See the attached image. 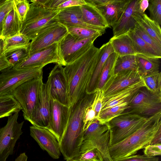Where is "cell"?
<instances>
[{"instance_id":"obj_1","label":"cell","mask_w":161,"mask_h":161,"mask_svg":"<svg viewBox=\"0 0 161 161\" xmlns=\"http://www.w3.org/2000/svg\"><path fill=\"white\" fill-rule=\"evenodd\" d=\"M100 53V49L93 44L80 57L64 68L70 106L86 94Z\"/></svg>"},{"instance_id":"obj_2","label":"cell","mask_w":161,"mask_h":161,"mask_svg":"<svg viewBox=\"0 0 161 161\" xmlns=\"http://www.w3.org/2000/svg\"><path fill=\"white\" fill-rule=\"evenodd\" d=\"M161 127V111L148 117L138 129L121 142L108 147L113 160L135 155L150 144Z\"/></svg>"},{"instance_id":"obj_3","label":"cell","mask_w":161,"mask_h":161,"mask_svg":"<svg viewBox=\"0 0 161 161\" xmlns=\"http://www.w3.org/2000/svg\"><path fill=\"white\" fill-rule=\"evenodd\" d=\"M60 10L47 8L32 3L22 22L21 33L30 40H32L41 32L57 22L54 18Z\"/></svg>"},{"instance_id":"obj_4","label":"cell","mask_w":161,"mask_h":161,"mask_svg":"<svg viewBox=\"0 0 161 161\" xmlns=\"http://www.w3.org/2000/svg\"><path fill=\"white\" fill-rule=\"evenodd\" d=\"M42 75L22 84L11 95L20 105L24 119L28 121L36 106L43 83Z\"/></svg>"},{"instance_id":"obj_5","label":"cell","mask_w":161,"mask_h":161,"mask_svg":"<svg viewBox=\"0 0 161 161\" xmlns=\"http://www.w3.org/2000/svg\"><path fill=\"white\" fill-rule=\"evenodd\" d=\"M148 117L135 114H123L112 119L107 123L110 133L109 146L121 142L132 134Z\"/></svg>"},{"instance_id":"obj_6","label":"cell","mask_w":161,"mask_h":161,"mask_svg":"<svg viewBox=\"0 0 161 161\" xmlns=\"http://www.w3.org/2000/svg\"><path fill=\"white\" fill-rule=\"evenodd\" d=\"M161 111V95L153 93L146 87L141 88L121 114H135L149 117Z\"/></svg>"},{"instance_id":"obj_7","label":"cell","mask_w":161,"mask_h":161,"mask_svg":"<svg viewBox=\"0 0 161 161\" xmlns=\"http://www.w3.org/2000/svg\"><path fill=\"white\" fill-rule=\"evenodd\" d=\"M43 68L19 69L11 67L2 71L0 74V97L11 95L22 84L43 75Z\"/></svg>"},{"instance_id":"obj_8","label":"cell","mask_w":161,"mask_h":161,"mask_svg":"<svg viewBox=\"0 0 161 161\" xmlns=\"http://www.w3.org/2000/svg\"><path fill=\"white\" fill-rule=\"evenodd\" d=\"M19 112L8 117L6 125L0 129V161H6L14 153L16 143L23 133L24 121L19 123Z\"/></svg>"},{"instance_id":"obj_9","label":"cell","mask_w":161,"mask_h":161,"mask_svg":"<svg viewBox=\"0 0 161 161\" xmlns=\"http://www.w3.org/2000/svg\"><path fill=\"white\" fill-rule=\"evenodd\" d=\"M59 43H54L40 51L29 54L13 67L19 69L36 67L43 68L51 63L65 66L66 64L60 53Z\"/></svg>"},{"instance_id":"obj_10","label":"cell","mask_w":161,"mask_h":161,"mask_svg":"<svg viewBox=\"0 0 161 161\" xmlns=\"http://www.w3.org/2000/svg\"><path fill=\"white\" fill-rule=\"evenodd\" d=\"M101 35L98 34L87 39L79 40L68 33L59 43L60 53L66 65L84 54L93 45L97 38Z\"/></svg>"},{"instance_id":"obj_11","label":"cell","mask_w":161,"mask_h":161,"mask_svg":"<svg viewBox=\"0 0 161 161\" xmlns=\"http://www.w3.org/2000/svg\"><path fill=\"white\" fill-rule=\"evenodd\" d=\"M46 84L52 100L70 107L67 80L61 65H55L49 74Z\"/></svg>"},{"instance_id":"obj_12","label":"cell","mask_w":161,"mask_h":161,"mask_svg":"<svg viewBox=\"0 0 161 161\" xmlns=\"http://www.w3.org/2000/svg\"><path fill=\"white\" fill-rule=\"evenodd\" d=\"M68 33L65 26L57 22L53 24L41 32L30 42L29 54L60 42Z\"/></svg>"},{"instance_id":"obj_13","label":"cell","mask_w":161,"mask_h":161,"mask_svg":"<svg viewBox=\"0 0 161 161\" xmlns=\"http://www.w3.org/2000/svg\"><path fill=\"white\" fill-rule=\"evenodd\" d=\"M70 107L51 99L49 124L47 129L54 135L59 144L67 125Z\"/></svg>"},{"instance_id":"obj_14","label":"cell","mask_w":161,"mask_h":161,"mask_svg":"<svg viewBox=\"0 0 161 161\" xmlns=\"http://www.w3.org/2000/svg\"><path fill=\"white\" fill-rule=\"evenodd\" d=\"M50 98L46 83H43L36 108L28 121L33 125L47 129L50 122Z\"/></svg>"},{"instance_id":"obj_15","label":"cell","mask_w":161,"mask_h":161,"mask_svg":"<svg viewBox=\"0 0 161 161\" xmlns=\"http://www.w3.org/2000/svg\"><path fill=\"white\" fill-rule=\"evenodd\" d=\"M30 135L40 147L53 158L58 159L61 155L59 144L54 135L47 129L32 125Z\"/></svg>"},{"instance_id":"obj_16","label":"cell","mask_w":161,"mask_h":161,"mask_svg":"<svg viewBox=\"0 0 161 161\" xmlns=\"http://www.w3.org/2000/svg\"><path fill=\"white\" fill-rule=\"evenodd\" d=\"M142 78L137 71L126 70L110 76L102 89L103 98L122 90Z\"/></svg>"},{"instance_id":"obj_17","label":"cell","mask_w":161,"mask_h":161,"mask_svg":"<svg viewBox=\"0 0 161 161\" xmlns=\"http://www.w3.org/2000/svg\"><path fill=\"white\" fill-rule=\"evenodd\" d=\"M82 15L80 6H74L60 9L54 19L57 22L66 27H84L105 32L106 29L85 23L82 19Z\"/></svg>"},{"instance_id":"obj_18","label":"cell","mask_w":161,"mask_h":161,"mask_svg":"<svg viewBox=\"0 0 161 161\" xmlns=\"http://www.w3.org/2000/svg\"><path fill=\"white\" fill-rule=\"evenodd\" d=\"M139 0H130L127 8L118 21L112 27L114 37L127 33L130 30H134L136 23L134 16L142 14L138 8Z\"/></svg>"},{"instance_id":"obj_19","label":"cell","mask_w":161,"mask_h":161,"mask_svg":"<svg viewBox=\"0 0 161 161\" xmlns=\"http://www.w3.org/2000/svg\"><path fill=\"white\" fill-rule=\"evenodd\" d=\"M146 87L141 78L126 87L103 98L101 111L123 103H129L141 88Z\"/></svg>"},{"instance_id":"obj_20","label":"cell","mask_w":161,"mask_h":161,"mask_svg":"<svg viewBox=\"0 0 161 161\" xmlns=\"http://www.w3.org/2000/svg\"><path fill=\"white\" fill-rule=\"evenodd\" d=\"M130 0H109L105 5L96 8L104 18L108 27L119 19Z\"/></svg>"},{"instance_id":"obj_21","label":"cell","mask_w":161,"mask_h":161,"mask_svg":"<svg viewBox=\"0 0 161 161\" xmlns=\"http://www.w3.org/2000/svg\"><path fill=\"white\" fill-rule=\"evenodd\" d=\"M110 133L109 130L103 134L83 141L80 149V154L92 148L97 149L100 152L103 161H113L109 152Z\"/></svg>"},{"instance_id":"obj_22","label":"cell","mask_w":161,"mask_h":161,"mask_svg":"<svg viewBox=\"0 0 161 161\" xmlns=\"http://www.w3.org/2000/svg\"><path fill=\"white\" fill-rule=\"evenodd\" d=\"M100 49L99 57L86 90V94H91L96 92V89L102 68L109 55L114 52L109 42L103 44Z\"/></svg>"},{"instance_id":"obj_23","label":"cell","mask_w":161,"mask_h":161,"mask_svg":"<svg viewBox=\"0 0 161 161\" xmlns=\"http://www.w3.org/2000/svg\"><path fill=\"white\" fill-rule=\"evenodd\" d=\"M22 25L14 7L5 17L1 37L5 39L21 33Z\"/></svg>"},{"instance_id":"obj_24","label":"cell","mask_w":161,"mask_h":161,"mask_svg":"<svg viewBox=\"0 0 161 161\" xmlns=\"http://www.w3.org/2000/svg\"><path fill=\"white\" fill-rule=\"evenodd\" d=\"M114 51L118 56L136 55V51L132 41L127 33L109 40Z\"/></svg>"},{"instance_id":"obj_25","label":"cell","mask_w":161,"mask_h":161,"mask_svg":"<svg viewBox=\"0 0 161 161\" xmlns=\"http://www.w3.org/2000/svg\"><path fill=\"white\" fill-rule=\"evenodd\" d=\"M82 17L86 23L105 29L109 28L104 18L96 7L86 3L80 6Z\"/></svg>"},{"instance_id":"obj_26","label":"cell","mask_w":161,"mask_h":161,"mask_svg":"<svg viewBox=\"0 0 161 161\" xmlns=\"http://www.w3.org/2000/svg\"><path fill=\"white\" fill-rule=\"evenodd\" d=\"M134 18L137 22L161 46V29L160 25L152 20L145 13L136 14Z\"/></svg>"},{"instance_id":"obj_27","label":"cell","mask_w":161,"mask_h":161,"mask_svg":"<svg viewBox=\"0 0 161 161\" xmlns=\"http://www.w3.org/2000/svg\"><path fill=\"white\" fill-rule=\"evenodd\" d=\"M138 71L142 76L159 71L160 58L148 57L136 54V55Z\"/></svg>"},{"instance_id":"obj_28","label":"cell","mask_w":161,"mask_h":161,"mask_svg":"<svg viewBox=\"0 0 161 161\" xmlns=\"http://www.w3.org/2000/svg\"><path fill=\"white\" fill-rule=\"evenodd\" d=\"M131 38L137 54L154 58H161V56L158 55L149 45L146 43L134 31L130 30L127 33Z\"/></svg>"},{"instance_id":"obj_29","label":"cell","mask_w":161,"mask_h":161,"mask_svg":"<svg viewBox=\"0 0 161 161\" xmlns=\"http://www.w3.org/2000/svg\"><path fill=\"white\" fill-rule=\"evenodd\" d=\"M21 110L20 105L12 95L0 97V119L8 117Z\"/></svg>"},{"instance_id":"obj_30","label":"cell","mask_w":161,"mask_h":161,"mask_svg":"<svg viewBox=\"0 0 161 161\" xmlns=\"http://www.w3.org/2000/svg\"><path fill=\"white\" fill-rule=\"evenodd\" d=\"M126 70L138 71L136 55L117 56L114 68V75Z\"/></svg>"},{"instance_id":"obj_31","label":"cell","mask_w":161,"mask_h":161,"mask_svg":"<svg viewBox=\"0 0 161 161\" xmlns=\"http://www.w3.org/2000/svg\"><path fill=\"white\" fill-rule=\"evenodd\" d=\"M117 57V54L114 52L108 57L101 71L95 92L102 90L109 77L114 74V68Z\"/></svg>"},{"instance_id":"obj_32","label":"cell","mask_w":161,"mask_h":161,"mask_svg":"<svg viewBox=\"0 0 161 161\" xmlns=\"http://www.w3.org/2000/svg\"><path fill=\"white\" fill-rule=\"evenodd\" d=\"M29 55V47H22L12 48L4 52V56L13 67Z\"/></svg>"},{"instance_id":"obj_33","label":"cell","mask_w":161,"mask_h":161,"mask_svg":"<svg viewBox=\"0 0 161 161\" xmlns=\"http://www.w3.org/2000/svg\"><path fill=\"white\" fill-rule=\"evenodd\" d=\"M141 77L148 90L154 93L161 95V73L160 71Z\"/></svg>"},{"instance_id":"obj_34","label":"cell","mask_w":161,"mask_h":161,"mask_svg":"<svg viewBox=\"0 0 161 161\" xmlns=\"http://www.w3.org/2000/svg\"><path fill=\"white\" fill-rule=\"evenodd\" d=\"M128 103H123L101 111L98 119L102 124H105L120 115L126 108Z\"/></svg>"},{"instance_id":"obj_35","label":"cell","mask_w":161,"mask_h":161,"mask_svg":"<svg viewBox=\"0 0 161 161\" xmlns=\"http://www.w3.org/2000/svg\"><path fill=\"white\" fill-rule=\"evenodd\" d=\"M68 33L79 40L87 39L98 34L103 35L104 32L84 27H66Z\"/></svg>"},{"instance_id":"obj_36","label":"cell","mask_w":161,"mask_h":161,"mask_svg":"<svg viewBox=\"0 0 161 161\" xmlns=\"http://www.w3.org/2000/svg\"><path fill=\"white\" fill-rule=\"evenodd\" d=\"M108 130L107 124H102L97 119H96L84 131V141L102 135Z\"/></svg>"},{"instance_id":"obj_37","label":"cell","mask_w":161,"mask_h":161,"mask_svg":"<svg viewBox=\"0 0 161 161\" xmlns=\"http://www.w3.org/2000/svg\"><path fill=\"white\" fill-rule=\"evenodd\" d=\"M4 52L7 50L15 47H29L30 40L24 34H19L4 39Z\"/></svg>"},{"instance_id":"obj_38","label":"cell","mask_w":161,"mask_h":161,"mask_svg":"<svg viewBox=\"0 0 161 161\" xmlns=\"http://www.w3.org/2000/svg\"><path fill=\"white\" fill-rule=\"evenodd\" d=\"M158 55L161 56V46L137 22L133 30Z\"/></svg>"},{"instance_id":"obj_39","label":"cell","mask_w":161,"mask_h":161,"mask_svg":"<svg viewBox=\"0 0 161 161\" xmlns=\"http://www.w3.org/2000/svg\"><path fill=\"white\" fill-rule=\"evenodd\" d=\"M69 161H103L101 154L96 148L88 149Z\"/></svg>"},{"instance_id":"obj_40","label":"cell","mask_w":161,"mask_h":161,"mask_svg":"<svg viewBox=\"0 0 161 161\" xmlns=\"http://www.w3.org/2000/svg\"><path fill=\"white\" fill-rule=\"evenodd\" d=\"M148 9L150 18L160 25L161 24V0H149Z\"/></svg>"},{"instance_id":"obj_41","label":"cell","mask_w":161,"mask_h":161,"mask_svg":"<svg viewBox=\"0 0 161 161\" xmlns=\"http://www.w3.org/2000/svg\"><path fill=\"white\" fill-rule=\"evenodd\" d=\"M13 2L14 7L23 22L29 9L30 4L27 0H13Z\"/></svg>"},{"instance_id":"obj_42","label":"cell","mask_w":161,"mask_h":161,"mask_svg":"<svg viewBox=\"0 0 161 161\" xmlns=\"http://www.w3.org/2000/svg\"><path fill=\"white\" fill-rule=\"evenodd\" d=\"M92 103L85 109L84 111L83 118L84 131L93 122L97 119L96 117Z\"/></svg>"},{"instance_id":"obj_43","label":"cell","mask_w":161,"mask_h":161,"mask_svg":"<svg viewBox=\"0 0 161 161\" xmlns=\"http://www.w3.org/2000/svg\"><path fill=\"white\" fill-rule=\"evenodd\" d=\"M14 8L13 0H6L0 6V37L2 34L3 26L5 17Z\"/></svg>"},{"instance_id":"obj_44","label":"cell","mask_w":161,"mask_h":161,"mask_svg":"<svg viewBox=\"0 0 161 161\" xmlns=\"http://www.w3.org/2000/svg\"><path fill=\"white\" fill-rule=\"evenodd\" d=\"M103 97V93L102 90H98L96 92L92 106L95 113L96 117L97 119L102 109Z\"/></svg>"},{"instance_id":"obj_45","label":"cell","mask_w":161,"mask_h":161,"mask_svg":"<svg viewBox=\"0 0 161 161\" xmlns=\"http://www.w3.org/2000/svg\"><path fill=\"white\" fill-rule=\"evenodd\" d=\"M144 150V155L150 157H155L161 155V144L149 145Z\"/></svg>"},{"instance_id":"obj_46","label":"cell","mask_w":161,"mask_h":161,"mask_svg":"<svg viewBox=\"0 0 161 161\" xmlns=\"http://www.w3.org/2000/svg\"><path fill=\"white\" fill-rule=\"evenodd\" d=\"M158 157H150L144 155H134L113 161H158Z\"/></svg>"},{"instance_id":"obj_47","label":"cell","mask_w":161,"mask_h":161,"mask_svg":"<svg viewBox=\"0 0 161 161\" xmlns=\"http://www.w3.org/2000/svg\"><path fill=\"white\" fill-rule=\"evenodd\" d=\"M86 4L84 0H65L58 8V9L76 6H81Z\"/></svg>"},{"instance_id":"obj_48","label":"cell","mask_w":161,"mask_h":161,"mask_svg":"<svg viewBox=\"0 0 161 161\" xmlns=\"http://www.w3.org/2000/svg\"><path fill=\"white\" fill-rule=\"evenodd\" d=\"M65 0H45L43 7L50 9H58L59 6Z\"/></svg>"},{"instance_id":"obj_49","label":"cell","mask_w":161,"mask_h":161,"mask_svg":"<svg viewBox=\"0 0 161 161\" xmlns=\"http://www.w3.org/2000/svg\"><path fill=\"white\" fill-rule=\"evenodd\" d=\"M85 2L96 8L103 6L107 3L109 0H84Z\"/></svg>"},{"instance_id":"obj_50","label":"cell","mask_w":161,"mask_h":161,"mask_svg":"<svg viewBox=\"0 0 161 161\" xmlns=\"http://www.w3.org/2000/svg\"><path fill=\"white\" fill-rule=\"evenodd\" d=\"M149 0H139L138 8L139 11L142 14H144L146 9L148 8Z\"/></svg>"},{"instance_id":"obj_51","label":"cell","mask_w":161,"mask_h":161,"mask_svg":"<svg viewBox=\"0 0 161 161\" xmlns=\"http://www.w3.org/2000/svg\"><path fill=\"white\" fill-rule=\"evenodd\" d=\"M161 144V127L157 131L149 145Z\"/></svg>"},{"instance_id":"obj_52","label":"cell","mask_w":161,"mask_h":161,"mask_svg":"<svg viewBox=\"0 0 161 161\" xmlns=\"http://www.w3.org/2000/svg\"><path fill=\"white\" fill-rule=\"evenodd\" d=\"M12 67L4 56L0 58V72L4 70Z\"/></svg>"},{"instance_id":"obj_53","label":"cell","mask_w":161,"mask_h":161,"mask_svg":"<svg viewBox=\"0 0 161 161\" xmlns=\"http://www.w3.org/2000/svg\"><path fill=\"white\" fill-rule=\"evenodd\" d=\"M4 40L0 37V58L4 56Z\"/></svg>"},{"instance_id":"obj_54","label":"cell","mask_w":161,"mask_h":161,"mask_svg":"<svg viewBox=\"0 0 161 161\" xmlns=\"http://www.w3.org/2000/svg\"><path fill=\"white\" fill-rule=\"evenodd\" d=\"M28 157L25 153H22L15 159V161H27Z\"/></svg>"},{"instance_id":"obj_55","label":"cell","mask_w":161,"mask_h":161,"mask_svg":"<svg viewBox=\"0 0 161 161\" xmlns=\"http://www.w3.org/2000/svg\"><path fill=\"white\" fill-rule=\"evenodd\" d=\"M6 0H0V6L2 5Z\"/></svg>"}]
</instances>
